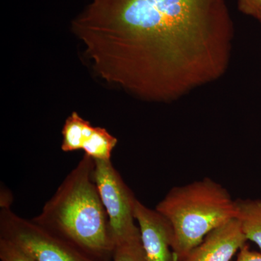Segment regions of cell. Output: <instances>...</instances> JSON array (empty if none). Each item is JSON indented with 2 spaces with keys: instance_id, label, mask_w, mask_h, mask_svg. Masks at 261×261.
<instances>
[{
  "instance_id": "6da1fadb",
  "label": "cell",
  "mask_w": 261,
  "mask_h": 261,
  "mask_svg": "<svg viewBox=\"0 0 261 261\" xmlns=\"http://www.w3.org/2000/svg\"><path fill=\"white\" fill-rule=\"evenodd\" d=\"M72 29L99 78L163 103L224 76L235 33L225 0H91Z\"/></svg>"
},
{
  "instance_id": "7a4b0ae2",
  "label": "cell",
  "mask_w": 261,
  "mask_h": 261,
  "mask_svg": "<svg viewBox=\"0 0 261 261\" xmlns=\"http://www.w3.org/2000/svg\"><path fill=\"white\" fill-rule=\"evenodd\" d=\"M94 161L83 158L33 221L100 261L112 260L115 244L94 179Z\"/></svg>"
},
{
  "instance_id": "3957f363",
  "label": "cell",
  "mask_w": 261,
  "mask_h": 261,
  "mask_svg": "<svg viewBox=\"0 0 261 261\" xmlns=\"http://www.w3.org/2000/svg\"><path fill=\"white\" fill-rule=\"evenodd\" d=\"M173 228V250L184 261L214 228L236 218V200L210 178L173 187L155 207Z\"/></svg>"
},
{
  "instance_id": "277c9868",
  "label": "cell",
  "mask_w": 261,
  "mask_h": 261,
  "mask_svg": "<svg viewBox=\"0 0 261 261\" xmlns=\"http://www.w3.org/2000/svg\"><path fill=\"white\" fill-rule=\"evenodd\" d=\"M0 238L16 244L34 261H100L10 207L0 210Z\"/></svg>"
},
{
  "instance_id": "5b68a950",
  "label": "cell",
  "mask_w": 261,
  "mask_h": 261,
  "mask_svg": "<svg viewBox=\"0 0 261 261\" xmlns=\"http://www.w3.org/2000/svg\"><path fill=\"white\" fill-rule=\"evenodd\" d=\"M94 179L107 213L115 247L140 240L136 224L137 198L127 186L111 160L94 161Z\"/></svg>"
},
{
  "instance_id": "8992f818",
  "label": "cell",
  "mask_w": 261,
  "mask_h": 261,
  "mask_svg": "<svg viewBox=\"0 0 261 261\" xmlns=\"http://www.w3.org/2000/svg\"><path fill=\"white\" fill-rule=\"evenodd\" d=\"M135 216L145 260L176 261L173 250V228L166 218L139 200L136 203Z\"/></svg>"
},
{
  "instance_id": "52a82bcc",
  "label": "cell",
  "mask_w": 261,
  "mask_h": 261,
  "mask_svg": "<svg viewBox=\"0 0 261 261\" xmlns=\"http://www.w3.org/2000/svg\"><path fill=\"white\" fill-rule=\"evenodd\" d=\"M247 241L240 222L234 218L207 233L184 261H231Z\"/></svg>"
},
{
  "instance_id": "ba28073f",
  "label": "cell",
  "mask_w": 261,
  "mask_h": 261,
  "mask_svg": "<svg viewBox=\"0 0 261 261\" xmlns=\"http://www.w3.org/2000/svg\"><path fill=\"white\" fill-rule=\"evenodd\" d=\"M236 207V219L245 238L261 250V200L238 199Z\"/></svg>"
},
{
  "instance_id": "9c48e42d",
  "label": "cell",
  "mask_w": 261,
  "mask_h": 261,
  "mask_svg": "<svg viewBox=\"0 0 261 261\" xmlns=\"http://www.w3.org/2000/svg\"><path fill=\"white\" fill-rule=\"evenodd\" d=\"M93 128L90 122L84 119L78 113H72L67 118L62 130V150L68 152L82 149L84 142L91 135Z\"/></svg>"
},
{
  "instance_id": "30bf717a",
  "label": "cell",
  "mask_w": 261,
  "mask_h": 261,
  "mask_svg": "<svg viewBox=\"0 0 261 261\" xmlns=\"http://www.w3.org/2000/svg\"><path fill=\"white\" fill-rule=\"evenodd\" d=\"M118 143L116 137L106 128L94 126L92 134L84 142L82 149L84 154L92 158L94 161L111 160V154Z\"/></svg>"
},
{
  "instance_id": "8fae6325",
  "label": "cell",
  "mask_w": 261,
  "mask_h": 261,
  "mask_svg": "<svg viewBox=\"0 0 261 261\" xmlns=\"http://www.w3.org/2000/svg\"><path fill=\"white\" fill-rule=\"evenodd\" d=\"M111 261H146L141 240L116 245Z\"/></svg>"
},
{
  "instance_id": "7c38bea8",
  "label": "cell",
  "mask_w": 261,
  "mask_h": 261,
  "mask_svg": "<svg viewBox=\"0 0 261 261\" xmlns=\"http://www.w3.org/2000/svg\"><path fill=\"white\" fill-rule=\"evenodd\" d=\"M0 261H34L21 247L10 240L0 238Z\"/></svg>"
},
{
  "instance_id": "4fadbf2b",
  "label": "cell",
  "mask_w": 261,
  "mask_h": 261,
  "mask_svg": "<svg viewBox=\"0 0 261 261\" xmlns=\"http://www.w3.org/2000/svg\"><path fill=\"white\" fill-rule=\"evenodd\" d=\"M238 9L243 14L255 18L261 9V0H238Z\"/></svg>"
},
{
  "instance_id": "5bb4252c",
  "label": "cell",
  "mask_w": 261,
  "mask_h": 261,
  "mask_svg": "<svg viewBox=\"0 0 261 261\" xmlns=\"http://www.w3.org/2000/svg\"><path fill=\"white\" fill-rule=\"evenodd\" d=\"M236 261H261V253L253 251L245 244L239 251Z\"/></svg>"
},
{
  "instance_id": "9a60e30c",
  "label": "cell",
  "mask_w": 261,
  "mask_h": 261,
  "mask_svg": "<svg viewBox=\"0 0 261 261\" xmlns=\"http://www.w3.org/2000/svg\"><path fill=\"white\" fill-rule=\"evenodd\" d=\"M255 18H256L257 20L261 23V9L257 12L256 16H255Z\"/></svg>"
}]
</instances>
